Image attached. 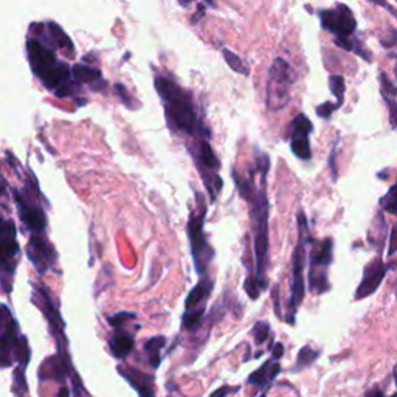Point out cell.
I'll return each instance as SVG.
<instances>
[{
    "label": "cell",
    "mask_w": 397,
    "mask_h": 397,
    "mask_svg": "<svg viewBox=\"0 0 397 397\" xmlns=\"http://www.w3.org/2000/svg\"><path fill=\"white\" fill-rule=\"evenodd\" d=\"M155 90L163 103L164 117L173 133L197 140H210L211 132L199 117L197 105L189 90L164 75L155 76Z\"/></svg>",
    "instance_id": "cell-1"
},
{
    "label": "cell",
    "mask_w": 397,
    "mask_h": 397,
    "mask_svg": "<svg viewBox=\"0 0 397 397\" xmlns=\"http://www.w3.org/2000/svg\"><path fill=\"white\" fill-rule=\"evenodd\" d=\"M258 182L253 193L246 199L250 202V225L253 236V259H255V283L259 293L267 289L268 267V200L266 193V179L270 160L266 154L258 157Z\"/></svg>",
    "instance_id": "cell-2"
},
{
    "label": "cell",
    "mask_w": 397,
    "mask_h": 397,
    "mask_svg": "<svg viewBox=\"0 0 397 397\" xmlns=\"http://www.w3.org/2000/svg\"><path fill=\"white\" fill-rule=\"evenodd\" d=\"M27 54L33 73L54 96L69 98L76 94L79 84L73 78L72 67L56 56L54 48L36 38H28Z\"/></svg>",
    "instance_id": "cell-3"
},
{
    "label": "cell",
    "mask_w": 397,
    "mask_h": 397,
    "mask_svg": "<svg viewBox=\"0 0 397 397\" xmlns=\"http://www.w3.org/2000/svg\"><path fill=\"white\" fill-rule=\"evenodd\" d=\"M310 233L309 225L304 211H298V242L293 250L292 255V264H290V295L289 300L286 303V314L284 321L289 325H295L298 308L301 306L304 293H306V287H304V267H306L308 259V246L310 244Z\"/></svg>",
    "instance_id": "cell-4"
},
{
    "label": "cell",
    "mask_w": 397,
    "mask_h": 397,
    "mask_svg": "<svg viewBox=\"0 0 397 397\" xmlns=\"http://www.w3.org/2000/svg\"><path fill=\"white\" fill-rule=\"evenodd\" d=\"M205 217H206V202L204 194L195 193V204L189 211L186 233L191 248V256L194 261L195 272L199 278L208 277L211 261L215 258V250L210 246L205 235Z\"/></svg>",
    "instance_id": "cell-5"
},
{
    "label": "cell",
    "mask_w": 397,
    "mask_h": 397,
    "mask_svg": "<svg viewBox=\"0 0 397 397\" xmlns=\"http://www.w3.org/2000/svg\"><path fill=\"white\" fill-rule=\"evenodd\" d=\"M32 358L28 339L21 332L19 323L11 314L7 304H2V319H0V362L7 369L16 363V368L27 369Z\"/></svg>",
    "instance_id": "cell-6"
},
{
    "label": "cell",
    "mask_w": 397,
    "mask_h": 397,
    "mask_svg": "<svg viewBox=\"0 0 397 397\" xmlns=\"http://www.w3.org/2000/svg\"><path fill=\"white\" fill-rule=\"evenodd\" d=\"M319 16L321 27L326 32L335 34V44L347 52H354L363 56L365 48L358 39L354 38V33L357 30V21L350 7H346L345 3H337L334 8L321 10Z\"/></svg>",
    "instance_id": "cell-7"
},
{
    "label": "cell",
    "mask_w": 397,
    "mask_h": 397,
    "mask_svg": "<svg viewBox=\"0 0 397 397\" xmlns=\"http://www.w3.org/2000/svg\"><path fill=\"white\" fill-rule=\"evenodd\" d=\"M13 200L23 228L32 235H44L47 230V215L39 202V185L33 174L30 175V180H27L22 191L13 188Z\"/></svg>",
    "instance_id": "cell-8"
},
{
    "label": "cell",
    "mask_w": 397,
    "mask_h": 397,
    "mask_svg": "<svg viewBox=\"0 0 397 397\" xmlns=\"http://www.w3.org/2000/svg\"><path fill=\"white\" fill-rule=\"evenodd\" d=\"M293 70L283 58H275L268 69L266 87V106L270 112H279L290 103Z\"/></svg>",
    "instance_id": "cell-9"
},
{
    "label": "cell",
    "mask_w": 397,
    "mask_h": 397,
    "mask_svg": "<svg viewBox=\"0 0 397 397\" xmlns=\"http://www.w3.org/2000/svg\"><path fill=\"white\" fill-rule=\"evenodd\" d=\"M334 259V242L331 237L323 241L310 239L309 252V290L314 295H323L331 290L328 270Z\"/></svg>",
    "instance_id": "cell-10"
},
{
    "label": "cell",
    "mask_w": 397,
    "mask_h": 397,
    "mask_svg": "<svg viewBox=\"0 0 397 397\" xmlns=\"http://www.w3.org/2000/svg\"><path fill=\"white\" fill-rule=\"evenodd\" d=\"M188 151L193 157L200 177H202L206 191L211 195V200H216L219 191L222 189V179L219 175L221 162H219L215 149L211 148L210 140L193 142L191 144H188Z\"/></svg>",
    "instance_id": "cell-11"
},
{
    "label": "cell",
    "mask_w": 397,
    "mask_h": 397,
    "mask_svg": "<svg viewBox=\"0 0 397 397\" xmlns=\"http://www.w3.org/2000/svg\"><path fill=\"white\" fill-rule=\"evenodd\" d=\"M19 242L13 219H3L0 228V273H2V290L5 295H10L13 289V279L19 264Z\"/></svg>",
    "instance_id": "cell-12"
},
{
    "label": "cell",
    "mask_w": 397,
    "mask_h": 397,
    "mask_svg": "<svg viewBox=\"0 0 397 397\" xmlns=\"http://www.w3.org/2000/svg\"><path fill=\"white\" fill-rule=\"evenodd\" d=\"M33 286V292H32V301L36 308H39L42 315L45 316V320L50 326L52 335L56 340L58 345V352L59 354H65V356H70L69 354V340L65 337V325H64V319L63 315L59 312V306L58 303L53 300L52 292L47 289L44 284H34Z\"/></svg>",
    "instance_id": "cell-13"
},
{
    "label": "cell",
    "mask_w": 397,
    "mask_h": 397,
    "mask_svg": "<svg viewBox=\"0 0 397 397\" xmlns=\"http://www.w3.org/2000/svg\"><path fill=\"white\" fill-rule=\"evenodd\" d=\"M213 287H215V283H213L210 277H206L199 278V283L189 290L185 301V312L182 315L183 331L195 332L202 325Z\"/></svg>",
    "instance_id": "cell-14"
},
{
    "label": "cell",
    "mask_w": 397,
    "mask_h": 397,
    "mask_svg": "<svg viewBox=\"0 0 397 397\" xmlns=\"http://www.w3.org/2000/svg\"><path fill=\"white\" fill-rule=\"evenodd\" d=\"M25 255L39 275H45L58 261V252L54 250L53 244L47 239L45 233L30 236Z\"/></svg>",
    "instance_id": "cell-15"
},
{
    "label": "cell",
    "mask_w": 397,
    "mask_h": 397,
    "mask_svg": "<svg viewBox=\"0 0 397 397\" xmlns=\"http://www.w3.org/2000/svg\"><path fill=\"white\" fill-rule=\"evenodd\" d=\"M314 125L306 115L300 114L290 121L287 126L286 136L290 142V149L297 158L300 160H310L312 158V149H310L309 136L312 133Z\"/></svg>",
    "instance_id": "cell-16"
},
{
    "label": "cell",
    "mask_w": 397,
    "mask_h": 397,
    "mask_svg": "<svg viewBox=\"0 0 397 397\" xmlns=\"http://www.w3.org/2000/svg\"><path fill=\"white\" fill-rule=\"evenodd\" d=\"M75 369H73L70 356H65V354H54L52 357H47L44 362H42L38 377L41 382H58L61 387L65 385L67 377H72L75 374Z\"/></svg>",
    "instance_id": "cell-17"
},
{
    "label": "cell",
    "mask_w": 397,
    "mask_h": 397,
    "mask_svg": "<svg viewBox=\"0 0 397 397\" xmlns=\"http://www.w3.org/2000/svg\"><path fill=\"white\" fill-rule=\"evenodd\" d=\"M385 275H387V266L383 264L380 256L372 259L368 266L363 268V277L354 293V300H365L378 290V287L383 283Z\"/></svg>",
    "instance_id": "cell-18"
},
{
    "label": "cell",
    "mask_w": 397,
    "mask_h": 397,
    "mask_svg": "<svg viewBox=\"0 0 397 397\" xmlns=\"http://www.w3.org/2000/svg\"><path fill=\"white\" fill-rule=\"evenodd\" d=\"M32 28L38 30V32H33L32 30V33H36V39L42 41L45 45L54 48V50H63L67 54L75 53V47L72 44V39L56 22L34 23Z\"/></svg>",
    "instance_id": "cell-19"
},
{
    "label": "cell",
    "mask_w": 397,
    "mask_h": 397,
    "mask_svg": "<svg viewBox=\"0 0 397 397\" xmlns=\"http://www.w3.org/2000/svg\"><path fill=\"white\" fill-rule=\"evenodd\" d=\"M118 374L125 378V380L131 385V387L137 391L140 397H157L155 396V382L154 376L143 372L129 365H118L117 366Z\"/></svg>",
    "instance_id": "cell-20"
},
{
    "label": "cell",
    "mask_w": 397,
    "mask_h": 397,
    "mask_svg": "<svg viewBox=\"0 0 397 397\" xmlns=\"http://www.w3.org/2000/svg\"><path fill=\"white\" fill-rule=\"evenodd\" d=\"M126 326V325H125ZM125 326L114 328L112 334L109 335V351L117 360H126L136 347V337Z\"/></svg>",
    "instance_id": "cell-21"
},
{
    "label": "cell",
    "mask_w": 397,
    "mask_h": 397,
    "mask_svg": "<svg viewBox=\"0 0 397 397\" xmlns=\"http://www.w3.org/2000/svg\"><path fill=\"white\" fill-rule=\"evenodd\" d=\"M281 369L283 368H281L279 360L270 357L268 360H266L258 369H255L252 374L248 376L247 383L253 385L256 388H261V391H267L270 388V385L275 382V378L279 376Z\"/></svg>",
    "instance_id": "cell-22"
},
{
    "label": "cell",
    "mask_w": 397,
    "mask_h": 397,
    "mask_svg": "<svg viewBox=\"0 0 397 397\" xmlns=\"http://www.w3.org/2000/svg\"><path fill=\"white\" fill-rule=\"evenodd\" d=\"M73 78L78 84H89L92 90L95 92H105L107 89V83L101 76V70L95 69V67L76 64L72 67Z\"/></svg>",
    "instance_id": "cell-23"
},
{
    "label": "cell",
    "mask_w": 397,
    "mask_h": 397,
    "mask_svg": "<svg viewBox=\"0 0 397 397\" xmlns=\"http://www.w3.org/2000/svg\"><path fill=\"white\" fill-rule=\"evenodd\" d=\"M167 337L164 335H155V337H151L149 340L144 341L143 345V352L146 358H148V363L151 365L152 369H158L162 365V350L167 346Z\"/></svg>",
    "instance_id": "cell-24"
},
{
    "label": "cell",
    "mask_w": 397,
    "mask_h": 397,
    "mask_svg": "<svg viewBox=\"0 0 397 397\" xmlns=\"http://www.w3.org/2000/svg\"><path fill=\"white\" fill-rule=\"evenodd\" d=\"M320 356H321L320 350H315V347L310 345H304L300 350V352H298L297 362L290 368V372L292 374H298V372L310 368V366H312L316 360L320 358Z\"/></svg>",
    "instance_id": "cell-25"
},
{
    "label": "cell",
    "mask_w": 397,
    "mask_h": 397,
    "mask_svg": "<svg viewBox=\"0 0 397 397\" xmlns=\"http://www.w3.org/2000/svg\"><path fill=\"white\" fill-rule=\"evenodd\" d=\"M250 335H252L255 343L258 347H261L262 345L268 341V343H275L273 340V334H272V328L268 325V321L266 320H259L256 321L253 328L250 329Z\"/></svg>",
    "instance_id": "cell-26"
},
{
    "label": "cell",
    "mask_w": 397,
    "mask_h": 397,
    "mask_svg": "<svg viewBox=\"0 0 397 397\" xmlns=\"http://www.w3.org/2000/svg\"><path fill=\"white\" fill-rule=\"evenodd\" d=\"M25 371L22 368H14L13 371V387L11 391L16 397H28V385H27V377Z\"/></svg>",
    "instance_id": "cell-27"
},
{
    "label": "cell",
    "mask_w": 397,
    "mask_h": 397,
    "mask_svg": "<svg viewBox=\"0 0 397 397\" xmlns=\"http://www.w3.org/2000/svg\"><path fill=\"white\" fill-rule=\"evenodd\" d=\"M222 54H224L225 63L228 64V67H230L231 70L236 72V73H239V75H244V76L248 75L250 69L246 65V63H244V61L241 59V56H237L236 53L228 50V48H224Z\"/></svg>",
    "instance_id": "cell-28"
},
{
    "label": "cell",
    "mask_w": 397,
    "mask_h": 397,
    "mask_svg": "<svg viewBox=\"0 0 397 397\" xmlns=\"http://www.w3.org/2000/svg\"><path fill=\"white\" fill-rule=\"evenodd\" d=\"M329 89L334 94V96L337 98V105L341 107L343 106V101H345V90H346V85H345V79L343 76L340 75H332L329 76Z\"/></svg>",
    "instance_id": "cell-29"
},
{
    "label": "cell",
    "mask_w": 397,
    "mask_h": 397,
    "mask_svg": "<svg viewBox=\"0 0 397 397\" xmlns=\"http://www.w3.org/2000/svg\"><path fill=\"white\" fill-rule=\"evenodd\" d=\"M380 206L387 213H391V215L397 216V182L388 189V193L380 199Z\"/></svg>",
    "instance_id": "cell-30"
},
{
    "label": "cell",
    "mask_w": 397,
    "mask_h": 397,
    "mask_svg": "<svg viewBox=\"0 0 397 397\" xmlns=\"http://www.w3.org/2000/svg\"><path fill=\"white\" fill-rule=\"evenodd\" d=\"M137 319V314L133 312H127V310H121V312H117L114 315H109L107 316V323L111 325L112 328H117V326H125V325H129V321L136 320Z\"/></svg>",
    "instance_id": "cell-31"
},
{
    "label": "cell",
    "mask_w": 397,
    "mask_h": 397,
    "mask_svg": "<svg viewBox=\"0 0 397 397\" xmlns=\"http://www.w3.org/2000/svg\"><path fill=\"white\" fill-rule=\"evenodd\" d=\"M114 89L115 92H117V96L121 100V103L127 107V109H131V111H133V109H137L138 106H136V100L129 95V92H127V89L125 87L123 84H120V83H115L114 84Z\"/></svg>",
    "instance_id": "cell-32"
},
{
    "label": "cell",
    "mask_w": 397,
    "mask_h": 397,
    "mask_svg": "<svg viewBox=\"0 0 397 397\" xmlns=\"http://www.w3.org/2000/svg\"><path fill=\"white\" fill-rule=\"evenodd\" d=\"M380 85H382L380 92H382L383 100L385 98H396L397 96V87L389 81L388 76L385 75V73H380Z\"/></svg>",
    "instance_id": "cell-33"
},
{
    "label": "cell",
    "mask_w": 397,
    "mask_h": 397,
    "mask_svg": "<svg viewBox=\"0 0 397 397\" xmlns=\"http://www.w3.org/2000/svg\"><path fill=\"white\" fill-rule=\"evenodd\" d=\"M337 109H340L337 103H325V105H320L319 107H316V115H319L320 118L329 120Z\"/></svg>",
    "instance_id": "cell-34"
},
{
    "label": "cell",
    "mask_w": 397,
    "mask_h": 397,
    "mask_svg": "<svg viewBox=\"0 0 397 397\" xmlns=\"http://www.w3.org/2000/svg\"><path fill=\"white\" fill-rule=\"evenodd\" d=\"M385 103H387L388 107V115H389V125L393 129H397V101L396 98H385Z\"/></svg>",
    "instance_id": "cell-35"
},
{
    "label": "cell",
    "mask_w": 397,
    "mask_h": 397,
    "mask_svg": "<svg viewBox=\"0 0 397 397\" xmlns=\"http://www.w3.org/2000/svg\"><path fill=\"white\" fill-rule=\"evenodd\" d=\"M241 388L239 387H230V385H224V387H219L216 391H213L210 397H227L228 394L237 393Z\"/></svg>",
    "instance_id": "cell-36"
},
{
    "label": "cell",
    "mask_w": 397,
    "mask_h": 397,
    "mask_svg": "<svg viewBox=\"0 0 397 397\" xmlns=\"http://www.w3.org/2000/svg\"><path fill=\"white\" fill-rule=\"evenodd\" d=\"M397 253V222L391 230V236H389V246H388V255H394Z\"/></svg>",
    "instance_id": "cell-37"
},
{
    "label": "cell",
    "mask_w": 397,
    "mask_h": 397,
    "mask_svg": "<svg viewBox=\"0 0 397 397\" xmlns=\"http://www.w3.org/2000/svg\"><path fill=\"white\" fill-rule=\"evenodd\" d=\"M382 44H383V47H393L397 44V33H396L394 28L389 30L388 38H382Z\"/></svg>",
    "instance_id": "cell-38"
},
{
    "label": "cell",
    "mask_w": 397,
    "mask_h": 397,
    "mask_svg": "<svg viewBox=\"0 0 397 397\" xmlns=\"http://www.w3.org/2000/svg\"><path fill=\"white\" fill-rule=\"evenodd\" d=\"M371 3H376V5H378V7H382V8H385L388 11V13H391L393 16H396L397 17V10L396 8H393L391 7V5L387 2V0H369Z\"/></svg>",
    "instance_id": "cell-39"
},
{
    "label": "cell",
    "mask_w": 397,
    "mask_h": 397,
    "mask_svg": "<svg viewBox=\"0 0 397 397\" xmlns=\"http://www.w3.org/2000/svg\"><path fill=\"white\" fill-rule=\"evenodd\" d=\"M283 356H284V346H283V343H275V346L272 347V357L279 360Z\"/></svg>",
    "instance_id": "cell-40"
},
{
    "label": "cell",
    "mask_w": 397,
    "mask_h": 397,
    "mask_svg": "<svg viewBox=\"0 0 397 397\" xmlns=\"http://www.w3.org/2000/svg\"><path fill=\"white\" fill-rule=\"evenodd\" d=\"M366 397H387V396H383L382 389L374 388V389H371V391H368V393H366Z\"/></svg>",
    "instance_id": "cell-41"
},
{
    "label": "cell",
    "mask_w": 397,
    "mask_h": 397,
    "mask_svg": "<svg viewBox=\"0 0 397 397\" xmlns=\"http://www.w3.org/2000/svg\"><path fill=\"white\" fill-rule=\"evenodd\" d=\"M179 2H180V5H183V7H188V5H189V3H193L194 0H179ZM205 2L208 3L210 7H215V5H216L215 0H205Z\"/></svg>",
    "instance_id": "cell-42"
},
{
    "label": "cell",
    "mask_w": 397,
    "mask_h": 397,
    "mask_svg": "<svg viewBox=\"0 0 397 397\" xmlns=\"http://www.w3.org/2000/svg\"><path fill=\"white\" fill-rule=\"evenodd\" d=\"M56 397H70V389L65 387V385H63V387L59 388V391H58V394H56Z\"/></svg>",
    "instance_id": "cell-43"
},
{
    "label": "cell",
    "mask_w": 397,
    "mask_h": 397,
    "mask_svg": "<svg viewBox=\"0 0 397 397\" xmlns=\"http://www.w3.org/2000/svg\"><path fill=\"white\" fill-rule=\"evenodd\" d=\"M393 377H394V382L397 385V365L394 366V369H393Z\"/></svg>",
    "instance_id": "cell-44"
},
{
    "label": "cell",
    "mask_w": 397,
    "mask_h": 397,
    "mask_svg": "<svg viewBox=\"0 0 397 397\" xmlns=\"http://www.w3.org/2000/svg\"><path fill=\"white\" fill-rule=\"evenodd\" d=\"M266 394H267V391H261V393H259L258 396H256V397H267Z\"/></svg>",
    "instance_id": "cell-45"
}]
</instances>
